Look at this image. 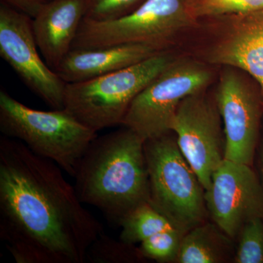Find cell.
Instances as JSON below:
<instances>
[{
    "label": "cell",
    "instance_id": "cell-4",
    "mask_svg": "<svg viewBox=\"0 0 263 263\" xmlns=\"http://www.w3.org/2000/svg\"><path fill=\"white\" fill-rule=\"evenodd\" d=\"M149 203L183 235L209 219L205 190L172 131L146 140Z\"/></svg>",
    "mask_w": 263,
    "mask_h": 263
},
{
    "label": "cell",
    "instance_id": "cell-20",
    "mask_svg": "<svg viewBox=\"0 0 263 263\" xmlns=\"http://www.w3.org/2000/svg\"><path fill=\"white\" fill-rule=\"evenodd\" d=\"M133 247L134 245H128L120 239L116 240L103 233L88 249L86 260L97 263L129 262L133 260V255L142 257L139 249H133Z\"/></svg>",
    "mask_w": 263,
    "mask_h": 263
},
{
    "label": "cell",
    "instance_id": "cell-23",
    "mask_svg": "<svg viewBox=\"0 0 263 263\" xmlns=\"http://www.w3.org/2000/svg\"><path fill=\"white\" fill-rule=\"evenodd\" d=\"M259 171H260V173H259L260 174V179L263 183V139L262 143H261L260 148H259Z\"/></svg>",
    "mask_w": 263,
    "mask_h": 263
},
{
    "label": "cell",
    "instance_id": "cell-21",
    "mask_svg": "<svg viewBox=\"0 0 263 263\" xmlns=\"http://www.w3.org/2000/svg\"><path fill=\"white\" fill-rule=\"evenodd\" d=\"M146 0H86L85 18L95 22H109L125 16Z\"/></svg>",
    "mask_w": 263,
    "mask_h": 263
},
{
    "label": "cell",
    "instance_id": "cell-8",
    "mask_svg": "<svg viewBox=\"0 0 263 263\" xmlns=\"http://www.w3.org/2000/svg\"><path fill=\"white\" fill-rule=\"evenodd\" d=\"M181 153L205 190L224 160L226 136L215 98L200 91L183 99L171 125Z\"/></svg>",
    "mask_w": 263,
    "mask_h": 263
},
{
    "label": "cell",
    "instance_id": "cell-11",
    "mask_svg": "<svg viewBox=\"0 0 263 263\" xmlns=\"http://www.w3.org/2000/svg\"><path fill=\"white\" fill-rule=\"evenodd\" d=\"M215 100L226 136L224 160L252 166L262 106L259 97L235 67L221 73Z\"/></svg>",
    "mask_w": 263,
    "mask_h": 263
},
{
    "label": "cell",
    "instance_id": "cell-6",
    "mask_svg": "<svg viewBox=\"0 0 263 263\" xmlns=\"http://www.w3.org/2000/svg\"><path fill=\"white\" fill-rule=\"evenodd\" d=\"M195 16L188 0H146L131 13L109 22L84 18L72 48L146 44L166 51L179 30Z\"/></svg>",
    "mask_w": 263,
    "mask_h": 263
},
{
    "label": "cell",
    "instance_id": "cell-9",
    "mask_svg": "<svg viewBox=\"0 0 263 263\" xmlns=\"http://www.w3.org/2000/svg\"><path fill=\"white\" fill-rule=\"evenodd\" d=\"M32 18L0 4V56L26 86L55 110L64 109L66 83L38 53Z\"/></svg>",
    "mask_w": 263,
    "mask_h": 263
},
{
    "label": "cell",
    "instance_id": "cell-12",
    "mask_svg": "<svg viewBox=\"0 0 263 263\" xmlns=\"http://www.w3.org/2000/svg\"><path fill=\"white\" fill-rule=\"evenodd\" d=\"M86 13V0H51L32 18L39 51L56 70L72 49Z\"/></svg>",
    "mask_w": 263,
    "mask_h": 263
},
{
    "label": "cell",
    "instance_id": "cell-2",
    "mask_svg": "<svg viewBox=\"0 0 263 263\" xmlns=\"http://www.w3.org/2000/svg\"><path fill=\"white\" fill-rule=\"evenodd\" d=\"M145 141L125 127L97 137L73 177L81 201L118 226L132 210L149 201Z\"/></svg>",
    "mask_w": 263,
    "mask_h": 263
},
{
    "label": "cell",
    "instance_id": "cell-15",
    "mask_svg": "<svg viewBox=\"0 0 263 263\" xmlns=\"http://www.w3.org/2000/svg\"><path fill=\"white\" fill-rule=\"evenodd\" d=\"M235 254L233 238L214 221L207 220L183 235L176 262H234Z\"/></svg>",
    "mask_w": 263,
    "mask_h": 263
},
{
    "label": "cell",
    "instance_id": "cell-18",
    "mask_svg": "<svg viewBox=\"0 0 263 263\" xmlns=\"http://www.w3.org/2000/svg\"><path fill=\"white\" fill-rule=\"evenodd\" d=\"M183 236L177 230L160 232L142 241L138 249L143 258L176 262Z\"/></svg>",
    "mask_w": 263,
    "mask_h": 263
},
{
    "label": "cell",
    "instance_id": "cell-19",
    "mask_svg": "<svg viewBox=\"0 0 263 263\" xmlns=\"http://www.w3.org/2000/svg\"><path fill=\"white\" fill-rule=\"evenodd\" d=\"M234 262L263 263V219L255 218L246 223L236 238Z\"/></svg>",
    "mask_w": 263,
    "mask_h": 263
},
{
    "label": "cell",
    "instance_id": "cell-5",
    "mask_svg": "<svg viewBox=\"0 0 263 263\" xmlns=\"http://www.w3.org/2000/svg\"><path fill=\"white\" fill-rule=\"evenodd\" d=\"M174 60L164 51L106 75L68 83L64 109L96 133L122 125L137 95Z\"/></svg>",
    "mask_w": 263,
    "mask_h": 263
},
{
    "label": "cell",
    "instance_id": "cell-1",
    "mask_svg": "<svg viewBox=\"0 0 263 263\" xmlns=\"http://www.w3.org/2000/svg\"><path fill=\"white\" fill-rule=\"evenodd\" d=\"M53 161L0 138V238L18 263H83L103 227Z\"/></svg>",
    "mask_w": 263,
    "mask_h": 263
},
{
    "label": "cell",
    "instance_id": "cell-3",
    "mask_svg": "<svg viewBox=\"0 0 263 263\" xmlns=\"http://www.w3.org/2000/svg\"><path fill=\"white\" fill-rule=\"evenodd\" d=\"M0 129L74 177L90 143L98 137L65 110H35L0 91Z\"/></svg>",
    "mask_w": 263,
    "mask_h": 263
},
{
    "label": "cell",
    "instance_id": "cell-7",
    "mask_svg": "<svg viewBox=\"0 0 263 263\" xmlns=\"http://www.w3.org/2000/svg\"><path fill=\"white\" fill-rule=\"evenodd\" d=\"M212 79L210 70L197 62L174 60L137 95L122 126L145 141L170 133L181 102L206 89Z\"/></svg>",
    "mask_w": 263,
    "mask_h": 263
},
{
    "label": "cell",
    "instance_id": "cell-17",
    "mask_svg": "<svg viewBox=\"0 0 263 263\" xmlns=\"http://www.w3.org/2000/svg\"><path fill=\"white\" fill-rule=\"evenodd\" d=\"M195 18L246 14L263 10V0H188Z\"/></svg>",
    "mask_w": 263,
    "mask_h": 263
},
{
    "label": "cell",
    "instance_id": "cell-22",
    "mask_svg": "<svg viewBox=\"0 0 263 263\" xmlns=\"http://www.w3.org/2000/svg\"><path fill=\"white\" fill-rule=\"evenodd\" d=\"M51 0H1L2 3L9 5L14 9L29 15L33 18L45 5Z\"/></svg>",
    "mask_w": 263,
    "mask_h": 263
},
{
    "label": "cell",
    "instance_id": "cell-16",
    "mask_svg": "<svg viewBox=\"0 0 263 263\" xmlns=\"http://www.w3.org/2000/svg\"><path fill=\"white\" fill-rule=\"evenodd\" d=\"M119 226L122 228L119 239L130 245L141 243L160 232L176 230L149 202H143L132 210L123 218Z\"/></svg>",
    "mask_w": 263,
    "mask_h": 263
},
{
    "label": "cell",
    "instance_id": "cell-14",
    "mask_svg": "<svg viewBox=\"0 0 263 263\" xmlns=\"http://www.w3.org/2000/svg\"><path fill=\"white\" fill-rule=\"evenodd\" d=\"M162 51L146 44L72 48L55 72L66 84L80 82L136 65Z\"/></svg>",
    "mask_w": 263,
    "mask_h": 263
},
{
    "label": "cell",
    "instance_id": "cell-13",
    "mask_svg": "<svg viewBox=\"0 0 263 263\" xmlns=\"http://www.w3.org/2000/svg\"><path fill=\"white\" fill-rule=\"evenodd\" d=\"M230 16L233 26L212 48L209 61L247 72L263 92V10Z\"/></svg>",
    "mask_w": 263,
    "mask_h": 263
},
{
    "label": "cell",
    "instance_id": "cell-10",
    "mask_svg": "<svg viewBox=\"0 0 263 263\" xmlns=\"http://www.w3.org/2000/svg\"><path fill=\"white\" fill-rule=\"evenodd\" d=\"M205 199L209 217L233 240L246 223L263 219V183L249 164L223 161Z\"/></svg>",
    "mask_w": 263,
    "mask_h": 263
}]
</instances>
